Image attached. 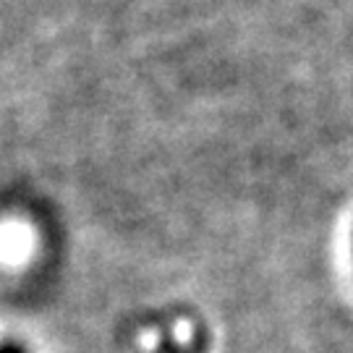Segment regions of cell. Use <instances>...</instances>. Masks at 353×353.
<instances>
[{
    "label": "cell",
    "mask_w": 353,
    "mask_h": 353,
    "mask_svg": "<svg viewBox=\"0 0 353 353\" xmlns=\"http://www.w3.org/2000/svg\"><path fill=\"white\" fill-rule=\"evenodd\" d=\"M0 353H21V348H16V345H3Z\"/></svg>",
    "instance_id": "1"
}]
</instances>
